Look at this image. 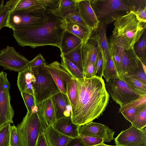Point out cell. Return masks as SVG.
I'll list each match as a JSON object with an SVG mask.
<instances>
[{
    "mask_svg": "<svg viewBox=\"0 0 146 146\" xmlns=\"http://www.w3.org/2000/svg\"><path fill=\"white\" fill-rule=\"evenodd\" d=\"M134 52L140 61L146 64V36L145 32L135 43L133 47Z\"/></svg>",
    "mask_w": 146,
    "mask_h": 146,
    "instance_id": "cell-29",
    "label": "cell"
},
{
    "mask_svg": "<svg viewBox=\"0 0 146 146\" xmlns=\"http://www.w3.org/2000/svg\"><path fill=\"white\" fill-rule=\"evenodd\" d=\"M51 98L56 120L71 116V107L66 94L60 92L54 95Z\"/></svg>",
    "mask_w": 146,
    "mask_h": 146,
    "instance_id": "cell-17",
    "label": "cell"
},
{
    "mask_svg": "<svg viewBox=\"0 0 146 146\" xmlns=\"http://www.w3.org/2000/svg\"><path fill=\"white\" fill-rule=\"evenodd\" d=\"M132 125L137 128L142 129L146 126V106L143 108L137 114Z\"/></svg>",
    "mask_w": 146,
    "mask_h": 146,
    "instance_id": "cell-36",
    "label": "cell"
},
{
    "mask_svg": "<svg viewBox=\"0 0 146 146\" xmlns=\"http://www.w3.org/2000/svg\"><path fill=\"white\" fill-rule=\"evenodd\" d=\"M65 23L66 30L79 38L81 40L82 44L89 39L94 31L90 28L80 24L72 22Z\"/></svg>",
    "mask_w": 146,
    "mask_h": 146,
    "instance_id": "cell-25",
    "label": "cell"
},
{
    "mask_svg": "<svg viewBox=\"0 0 146 146\" xmlns=\"http://www.w3.org/2000/svg\"><path fill=\"white\" fill-rule=\"evenodd\" d=\"M21 94L27 108V112L32 111L36 106L34 96L25 92L21 93Z\"/></svg>",
    "mask_w": 146,
    "mask_h": 146,
    "instance_id": "cell-39",
    "label": "cell"
},
{
    "mask_svg": "<svg viewBox=\"0 0 146 146\" xmlns=\"http://www.w3.org/2000/svg\"><path fill=\"white\" fill-rule=\"evenodd\" d=\"M34 79L31 68L29 67L18 73L17 85L21 93H27L34 96L33 82Z\"/></svg>",
    "mask_w": 146,
    "mask_h": 146,
    "instance_id": "cell-22",
    "label": "cell"
},
{
    "mask_svg": "<svg viewBox=\"0 0 146 146\" xmlns=\"http://www.w3.org/2000/svg\"><path fill=\"white\" fill-rule=\"evenodd\" d=\"M6 72H0V129L9 124L13 123L14 110L11 104V84Z\"/></svg>",
    "mask_w": 146,
    "mask_h": 146,
    "instance_id": "cell-8",
    "label": "cell"
},
{
    "mask_svg": "<svg viewBox=\"0 0 146 146\" xmlns=\"http://www.w3.org/2000/svg\"><path fill=\"white\" fill-rule=\"evenodd\" d=\"M11 124L0 129V146H10Z\"/></svg>",
    "mask_w": 146,
    "mask_h": 146,
    "instance_id": "cell-37",
    "label": "cell"
},
{
    "mask_svg": "<svg viewBox=\"0 0 146 146\" xmlns=\"http://www.w3.org/2000/svg\"><path fill=\"white\" fill-rule=\"evenodd\" d=\"M86 146H95L104 143L103 139L79 135Z\"/></svg>",
    "mask_w": 146,
    "mask_h": 146,
    "instance_id": "cell-41",
    "label": "cell"
},
{
    "mask_svg": "<svg viewBox=\"0 0 146 146\" xmlns=\"http://www.w3.org/2000/svg\"><path fill=\"white\" fill-rule=\"evenodd\" d=\"M66 146H86V145L79 135L76 137L72 138L67 144Z\"/></svg>",
    "mask_w": 146,
    "mask_h": 146,
    "instance_id": "cell-48",
    "label": "cell"
},
{
    "mask_svg": "<svg viewBox=\"0 0 146 146\" xmlns=\"http://www.w3.org/2000/svg\"><path fill=\"white\" fill-rule=\"evenodd\" d=\"M99 48L96 41L90 37L85 43L82 44L81 56L83 71L89 62L94 65L96 59Z\"/></svg>",
    "mask_w": 146,
    "mask_h": 146,
    "instance_id": "cell-19",
    "label": "cell"
},
{
    "mask_svg": "<svg viewBox=\"0 0 146 146\" xmlns=\"http://www.w3.org/2000/svg\"><path fill=\"white\" fill-rule=\"evenodd\" d=\"M52 125L57 131L71 138L78 136L80 126L73 123L71 116L56 120Z\"/></svg>",
    "mask_w": 146,
    "mask_h": 146,
    "instance_id": "cell-20",
    "label": "cell"
},
{
    "mask_svg": "<svg viewBox=\"0 0 146 146\" xmlns=\"http://www.w3.org/2000/svg\"><path fill=\"white\" fill-rule=\"evenodd\" d=\"M35 146H48L43 131V129L40 133Z\"/></svg>",
    "mask_w": 146,
    "mask_h": 146,
    "instance_id": "cell-49",
    "label": "cell"
},
{
    "mask_svg": "<svg viewBox=\"0 0 146 146\" xmlns=\"http://www.w3.org/2000/svg\"><path fill=\"white\" fill-rule=\"evenodd\" d=\"M46 64V61L42 55L40 54L33 60L29 61L27 67L33 68L44 66Z\"/></svg>",
    "mask_w": 146,
    "mask_h": 146,
    "instance_id": "cell-44",
    "label": "cell"
},
{
    "mask_svg": "<svg viewBox=\"0 0 146 146\" xmlns=\"http://www.w3.org/2000/svg\"></svg>",
    "mask_w": 146,
    "mask_h": 146,
    "instance_id": "cell-52",
    "label": "cell"
},
{
    "mask_svg": "<svg viewBox=\"0 0 146 146\" xmlns=\"http://www.w3.org/2000/svg\"><path fill=\"white\" fill-rule=\"evenodd\" d=\"M124 80L131 89L140 96L146 95V84L130 76L125 77Z\"/></svg>",
    "mask_w": 146,
    "mask_h": 146,
    "instance_id": "cell-33",
    "label": "cell"
},
{
    "mask_svg": "<svg viewBox=\"0 0 146 146\" xmlns=\"http://www.w3.org/2000/svg\"><path fill=\"white\" fill-rule=\"evenodd\" d=\"M66 95L71 107V112L75 109L78 98V83L77 80L73 78L67 84Z\"/></svg>",
    "mask_w": 146,
    "mask_h": 146,
    "instance_id": "cell-26",
    "label": "cell"
},
{
    "mask_svg": "<svg viewBox=\"0 0 146 146\" xmlns=\"http://www.w3.org/2000/svg\"><path fill=\"white\" fill-rule=\"evenodd\" d=\"M94 68L95 76L102 78L103 72V60L101 53L99 49L94 64Z\"/></svg>",
    "mask_w": 146,
    "mask_h": 146,
    "instance_id": "cell-40",
    "label": "cell"
},
{
    "mask_svg": "<svg viewBox=\"0 0 146 146\" xmlns=\"http://www.w3.org/2000/svg\"><path fill=\"white\" fill-rule=\"evenodd\" d=\"M45 66L61 92L66 94L67 85L74 78L64 66L57 61L47 64Z\"/></svg>",
    "mask_w": 146,
    "mask_h": 146,
    "instance_id": "cell-13",
    "label": "cell"
},
{
    "mask_svg": "<svg viewBox=\"0 0 146 146\" xmlns=\"http://www.w3.org/2000/svg\"><path fill=\"white\" fill-rule=\"evenodd\" d=\"M102 76L106 82L113 78L118 77L110 50L107 61L103 70Z\"/></svg>",
    "mask_w": 146,
    "mask_h": 146,
    "instance_id": "cell-32",
    "label": "cell"
},
{
    "mask_svg": "<svg viewBox=\"0 0 146 146\" xmlns=\"http://www.w3.org/2000/svg\"><path fill=\"white\" fill-rule=\"evenodd\" d=\"M90 4L99 23L107 25L133 9L131 0H90Z\"/></svg>",
    "mask_w": 146,
    "mask_h": 146,
    "instance_id": "cell-4",
    "label": "cell"
},
{
    "mask_svg": "<svg viewBox=\"0 0 146 146\" xmlns=\"http://www.w3.org/2000/svg\"><path fill=\"white\" fill-rule=\"evenodd\" d=\"M43 131L48 146H66L72 138L58 131L52 125L46 126Z\"/></svg>",
    "mask_w": 146,
    "mask_h": 146,
    "instance_id": "cell-21",
    "label": "cell"
},
{
    "mask_svg": "<svg viewBox=\"0 0 146 146\" xmlns=\"http://www.w3.org/2000/svg\"><path fill=\"white\" fill-rule=\"evenodd\" d=\"M46 126L42 119L37 105L27 113L16 127L19 146H35L41 131Z\"/></svg>",
    "mask_w": 146,
    "mask_h": 146,
    "instance_id": "cell-5",
    "label": "cell"
},
{
    "mask_svg": "<svg viewBox=\"0 0 146 146\" xmlns=\"http://www.w3.org/2000/svg\"><path fill=\"white\" fill-rule=\"evenodd\" d=\"M105 86L113 100L120 107L141 96L134 92L124 80L118 77L106 82Z\"/></svg>",
    "mask_w": 146,
    "mask_h": 146,
    "instance_id": "cell-9",
    "label": "cell"
},
{
    "mask_svg": "<svg viewBox=\"0 0 146 146\" xmlns=\"http://www.w3.org/2000/svg\"><path fill=\"white\" fill-rule=\"evenodd\" d=\"M76 7V0H60L58 7L53 12L64 19L65 16L74 11Z\"/></svg>",
    "mask_w": 146,
    "mask_h": 146,
    "instance_id": "cell-28",
    "label": "cell"
},
{
    "mask_svg": "<svg viewBox=\"0 0 146 146\" xmlns=\"http://www.w3.org/2000/svg\"><path fill=\"white\" fill-rule=\"evenodd\" d=\"M19 0H10L3 5L0 13V30L6 27V23L10 12L13 10Z\"/></svg>",
    "mask_w": 146,
    "mask_h": 146,
    "instance_id": "cell-31",
    "label": "cell"
},
{
    "mask_svg": "<svg viewBox=\"0 0 146 146\" xmlns=\"http://www.w3.org/2000/svg\"><path fill=\"white\" fill-rule=\"evenodd\" d=\"M110 50L114 62L118 77L121 79L122 68L121 54L122 48L109 43Z\"/></svg>",
    "mask_w": 146,
    "mask_h": 146,
    "instance_id": "cell-30",
    "label": "cell"
},
{
    "mask_svg": "<svg viewBox=\"0 0 146 146\" xmlns=\"http://www.w3.org/2000/svg\"><path fill=\"white\" fill-rule=\"evenodd\" d=\"M45 8H48L50 10L54 11L58 7L60 0H38Z\"/></svg>",
    "mask_w": 146,
    "mask_h": 146,
    "instance_id": "cell-43",
    "label": "cell"
},
{
    "mask_svg": "<svg viewBox=\"0 0 146 146\" xmlns=\"http://www.w3.org/2000/svg\"><path fill=\"white\" fill-rule=\"evenodd\" d=\"M114 140L116 146H146V129H140L131 125L122 131Z\"/></svg>",
    "mask_w": 146,
    "mask_h": 146,
    "instance_id": "cell-11",
    "label": "cell"
},
{
    "mask_svg": "<svg viewBox=\"0 0 146 146\" xmlns=\"http://www.w3.org/2000/svg\"><path fill=\"white\" fill-rule=\"evenodd\" d=\"M64 20L66 22L74 23L88 27L81 16L77 6L74 11L65 16Z\"/></svg>",
    "mask_w": 146,
    "mask_h": 146,
    "instance_id": "cell-38",
    "label": "cell"
},
{
    "mask_svg": "<svg viewBox=\"0 0 146 146\" xmlns=\"http://www.w3.org/2000/svg\"><path fill=\"white\" fill-rule=\"evenodd\" d=\"M29 62L13 47L7 46L0 50V65L5 69L19 73L27 67Z\"/></svg>",
    "mask_w": 146,
    "mask_h": 146,
    "instance_id": "cell-10",
    "label": "cell"
},
{
    "mask_svg": "<svg viewBox=\"0 0 146 146\" xmlns=\"http://www.w3.org/2000/svg\"><path fill=\"white\" fill-rule=\"evenodd\" d=\"M31 68L35 77L33 86L36 105L61 92L45 65Z\"/></svg>",
    "mask_w": 146,
    "mask_h": 146,
    "instance_id": "cell-7",
    "label": "cell"
},
{
    "mask_svg": "<svg viewBox=\"0 0 146 146\" xmlns=\"http://www.w3.org/2000/svg\"><path fill=\"white\" fill-rule=\"evenodd\" d=\"M79 13L86 25L94 31L98 27L99 23L90 4V0H76Z\"/></svg>",
    "mask_w": 146,
    "mask_h": 146,
    "instance_id": "cell-16",
    "label": "cell"
},
{
    "mask_svg": "<svg viewBox=\"0 0 146 146\" xmlns=\"http://www.w3.org/2000/svg\"><path fill=\"white\" fill-rule=\"evenodd\" d=\"M60 56L62 58L61 64L74 78L78 79L84 78L82 72L77 66L69 60Z\"/></svg>",
    "mask_w": 146,
    "mask_h": 146,
    "instance_id": "cell-34",
    "label": "cell"
},
{
    "mask_svg": "<svg viewBox=\"0 0 146 146\" xmlns=\"http://www.w3.org/2000/svg\"><path fill=\"white\" fill-rule=\"evenodd\" d=\"M19 138L16 127L11 125L10 135V146H19Z\"/></svg>",
    "mask_w": 146,
    "mask_h": 146,
    "instance_id": "cell-45",
    "label": "cell"
},
{
    "mask_svg": "<svg viewBox=\"0 0 146 146\" xmlns=\"http://www.w3.org/2000/svg\"><path fill=\"white\" fill-rule=\"evenodd\" d=\"M36 105L38 108L40 115L46 126L52 125L56 120L51 98Z\"/></svg>",
    "mask_w": 146,
    "mask_h": 146,
    "instance_id": "cell-23",
    "label": "cell"
},
{
    "mask_svg": "<svg viewBox=\"0 0 146 146\" xmlns=\"http://www.w3.org/2000/svg\"><path fill=\"white\" fill-rule=\"evenodd\" d=\"M95 146H112V145H106L104 143H103L100 144L98 145H97Z\"/></svg>",
    "mask_w": 146,
    "mask_h": 146,
    "instance_id": "cell-51",
    "label": "cell"
},
{
    "mask_svg": "<svg viewBox=\"0 0 146 146\" xmlns=\"http://www.w3.org/2000/svg\"><path fill=\"white\" fill-rule=\"evenodd\" d=\"M113 25L110 43L127 50L133 48L146 27V24L140 23L132 11L118 18Z\"/></svg>",
    "mask_w": 146,
    "mask_h": 146,
    "instance_id": "cell-3",
    "label": "cell"
},
{
    "mask_svg": "<svg viewBox=\"0 0 146 146\" xmlns=\"http://www.w3.org/2000/svg\"><path fill=\"white\" fill-rule=\"evenodd\" d=\"M52 11L47 8L11 11L6 27L14 31L20 27L37 26L48 18Z\"/></svg>",
    "mask_w": 146,
    "mask_h": 146,
    "instance_id": "cell-6",
    "label": "cell"
},
{
    "mask_svg": "<svg viewBox=\"0 0 146 146\" xmlns=\"http://www.w3.org/2000/svg\"><path fill=\"white\" fill-rule=\"evenodd\" d=\"M66 30L64 20L52 11L48 18L34 27H21L13 31V35L20 46L34 48L51 45L59 48L62 35Z\"/></svg>",
    "mask_w": 146,
    "mask_h": 146,
    "instance_id": "cell-2",
    "label": "cell"
},
{
    "mask_svg": "<svg viewBox=\"0 0 146 146\" xmlns=\"http://www.w3.org/2000/svg\"><path fill=\"white\" fill-rule=\"evenodd\" d=\"M4 1V0H0V13L2 10L3 5Z\"/></svg>",
    "mask_w": 146,
    "mask_h": 146,
    "instance_id": "cell-50",
    "label": "cell"
},
{
    "mask_svg": "<svg viewBox=\"0 0 146 146\" xmlns=\"http://www.w3.org/2000/svg\"><path fill=\"white\" fill-rule=\"evenodd\" d=\"M146 106V95L141 96L120 107L119 112L131 123L138 113Z\"/></svg>",
    "mask_w": 146,
    "mask_h": 146,
    "instance_id": "cell-18",
    "label": "cell"
},
{
    "mask_svg": "<svg viewBox=\"0 0 146 146\" xmlns=\"http://www.w3.org/2000/svg\"><path fill=\"white\" fill-rule=\"evenodd\" d=\"M121 79L135 72L139 68L141 62L135 55L133 48L126 50L122 48L121 54Z\"/></svg>",
    "mask_w": 146,
    "mask_h": 146,
    "instance_id": "cell-14",
    "label": "cell"
},
{
    "mask_svg": "<svg viewBox=\"0 0 146 146\" xmlns=\"http://www.w3.org/2000/svg\"><path fill=\"white\" fill-rule=\"evenodd\" d=\"M132 11L135 14L137 20L140 23L146 24V7Z\"/></svg>",
    "mask_w": 146,
    "mask_h": 146,
    "instance_id": "cell-46",
    "label": "cell"
},
{
    "mask_svg": "<svg viewBox=\"0 0 146 146\" xmlns=\"http://www.w3.org/2000/svg\"><path fill=\"white\" fill-rule=\"evenodd\" d=\"M79 135L103 139L104 142H110L114 140L115 131L103 124L92 121L80 126Z\"/></svg>",
    "mask_w": 146,
    "mask_h": 146,
    "instance_id": "cell-12",
    "label": "cell"
},
{
    "mask_svg": "<svg viewBox=\"0 0 146 146\" xmlns=\"http://www.w3.org/2000/svg\"><path fill=\"white\" fill-rule=\"evenodd\" d=\"M84 78H89L95 76L94 65L92 62H89L83 71Z\"/></svg>",
    "mask_w": 146,
    "mask_h": 146,
    "instance_id": "cell-47",
    "label": "cell"
},
{
    "mask_svg": "<svg viewBox=\"0 0 146 146\" xmlns=\"http://www.w3.org/2000/svg\"><path fill=\"white\" fill-rule=\"evenodd\" d=\"M82 43L81 40L71 32L66 30L61 38L59 48L61 54L67 53Z\"/></svg>",
    "mask_w": 146,
    "mask_h": 146,
    "instance_id": "cell-24",
    "label": "cell"
},
{
    "mask_svg": "<svg viewBox=\"0 0 146 146\" xmlns=\"http://www.w3.org/2000/svg\"><path fill=\"white\" fill-rule=\"evenodd\" d=\"M127 76H130L133 78L140 80L146 84V71H145L143 69L141 63L139 68L138 70H136L133 74Z\"/></svg>",
    "mask_w": 146,
    "mask_h": 146,
    "instance_id": "cell-42",
    "label": "cell"
},
{
    "mask_svg": "<svg viewBox=\"0 0 146 146\" xmlns=\"http://www.w3.org/2000/svg\"><path fill=\"white\" fill-rule=\"evenodd\" d=\"M44 8L38 0H19L13 10Z\"/></svg>",
    "mask_w": 146,
    "mask_h": 146,
    "instance_id": "cell-35",
    "label": "cell"
},
{
    "mask_svg": "<svg viewBox=\"0 0 146 146\" xmlns=\"http://www.w3.org/2000/svg\"><path fill=\"white\" fill-rule=\"evenodd\" d=\"M82 44V43L74 49L67 53L64 54H61L60 56L72 62L83 72L81 56Z\"/></svg>",
    "mask_w": 146,
    "mask_h": 146,
    "instance_id": "cell-27",
    "label": "cell"
},
{
    "mask_svg": "<svg viewBox=\"0 0 146 146\" xmlns=\"http://www.w3.org/2000/svg\"><path fill=\"white\" fill-rule=\"evenodd\" d=\"M76 80L78 100L71 117L73 123L81 126L102 115L109 103L110 96L102 78L94 76Z\"/></svg>",
    "mask_w": 146,
    "mask_h": 146,
    "instance_id": "cell-1",
    "label": "cell"
},
{
    "mask_svg": "<svg viewBox=\"0 0 146 146\" xmlns=\"http://www.w3.org/2000/svg\"><path fill=\"white\" fill-rule=\"evenodd\" d=\"M107 25L100 23L97 28L94 31L90 37L97 42L101 53L103 60V70L107 61L110 51L109 43L106 35Z\"/></svg>",
    "mask_w": 146,
    "mask_h": 146,
    "instance_id": "cell-15",
    "label": "cell"
}]
</instances>
